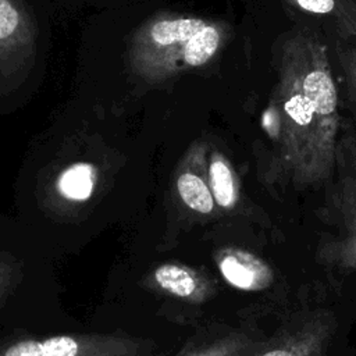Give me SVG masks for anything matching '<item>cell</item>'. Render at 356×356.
Wrapping results in <instances>:
<instances>
[{"instance_id": "3", "label": "cell", "mask_w": 356, "mask_h": 356, "mask_svg": "<svg viewBox=\"0 0 356 356\" xmlns=\"http://www.w3.org/2000/svg\"><path fill=\"white\" fill-rule=\"evenodd\" d=\"M271 100L274 146L260 177L296 188L324 184L335 171L339 111L328 50L316 32L300 29L282 42Z\"/></svg>"}, {"instance_id": "10", "label": "cell", "mask_w": 356, "mask_h": 356, "mask_svg": "<svg viewBox=\"0 0 356 356\" xmlns=\"http://www.w3.org/2000/svg\"><path fill=\"white\" fill-rule=\"evenodd\" d=\"M263 342L246 330L214 323L191 334L171 356H248Z\"/></svg>"}, {"instance_id": "2", "label": "cell", "mask_w": 356, "mask_h": 356, "mask_svg": "<svg viewBox=\"0 0 356 356\" xmlns=\"http://www.w3.org/2000/svg\"><path fill=\"white\" fill-rule=\"evenodd\" d=\"M221 293L222 284L204 264L175 249L159 250L131 232L88 324L178 346L218 323L213 310Z\"/></svg>"}, {"instance_id": "5", "label": "cell", "mask_w": 356, "mask_h": 356, "mask_svg": "<svg viewBox=\"0 0 356 356\" xmlns=\"http://www.w3.org/2000/svg\"><path fill=\"white\" fill-rule=\"evenodd\" d=\"M206 153L207 139L197 136L160 170L147 214L128 231L159 250H170L221 221L207 181Z\"/></svg>"}, {"instance_id": "15", "label": "cell", "mask_w": 356, "mask_h": 356, "mask_svg": "<svg viewBox=\"0 0 356 356\" xmlns=\"http://www.w3.org/2000/svg\"><path fill=\"white\" fill-rule=\"evenodd\" d=\"M174 352H171V353H165V355H161V356H171Z\"/></svg>"}, {"instance_id": "7", "label": "cell", "mask_w": 356, "mask_h": 356, "mask_svg": "<svg viewBox=\"0 0 356 356\" xmlns=\"http://www.w3.org/2000/svg\"><path fill=\"white\" fill-rule=\"evenodd\" d=\"M178 346L122 331L82 324L43 332L0 337V356H161Z\"/></svg>"}, {"instance_id": "1", "label": "cell", "mask_w": 356, "mask_h": 356, "mask_svg": "<svg viewBox=\"0 0 356 356\" xmlns=\"http://www.w3.org/2000/svg\"><path fill=\"white\" fill-rule=\"evenodd\" d=\"M157 174L150 159L99 138H68L35 153L13 185V218L56 263L149 211Z\"/></svg>"}, {"instance_id": "13", "label": "cell", "mask_w": 356, "mask_h": 356, "mask_svg": "<svg viewBox=\"0 0 356 356\" xmlns=\"http://www.w3.org/2000/svg\"><path fill=\"white\" fill-rule=\"evenodd\" d=\"M288 11L310 19L339 42L356 39V0H280Z\"/></svg>"}, {"instance_id": "14", "label": "cell", "mask_w": 356, "mask_h": 356, "mask_svg": "<svg viewBox=\"0 0 356 356\" xmlns=\"http://www.w3.org/2000/svg\"><path fill=\"white\" fill-rule=\"evenodd\" d=\"M337 56L342 68L349 97L356 104V39L349 42H338Z\"/></svg>"}, {"instance_id": "8", "label": "cell", "mask_w": 356, "mask_h": 356, "mask_svg": "<svg viewBox=\"0 0 356 356\" xmlns=\"http://www.w3.org/2000/svg\"><path fill=\"white\" fill-rule=\"evenodd\" d=\"M338 178L328 203L327 221L332 227L318 249L321 260L343 271H356V138L338 136Z\"/></svg>"}, {"instance_id": "16", "label": "cell", "mask_w": 356, "mask_h": 356, "mask_svg": "<svg viewBox=\"0 0 356 356\" xmlns=\"http://www.w3.org/2000/svg\"><path fill=\"white\" fill-rule=\"evenodd\" d=\"M0 214H1V211H0Z\"/></svg>"}, {"instance_id": "9", "label": "cell", "mask_w": 356, "mask_h": 356, "mask_svg": "<svg viewBox=\"0 0 356 356\" xmlns=\"http://www.w3.org/2000/svg\"><path fill=\"white\" fill-rule=\"evenodd\" d=\"M38 26L24 0H0V75L13 78L35 61Z\"/></svg>"}, {"instance_id": "6", "label": "cell", "mask_w": 356, "mask_h": 356, "mask_svg": "<svg viewBox=\"0 0 356 356\" xmlns=\"http://www.w3.org/2000/svg\"><path fill=\"white\" fill-rule=\"evenodd\" d=\"M229 28L189 14L160 13L132 36L129 65L146 82H160L182 71L209 64L222 49Z\"/></svg>"}, {"instance_id": "4", "label": "cell", "mask_w": 356, "mask_h": 356, "mask_svg": "<svg viewBox=\"0 0 356 356\" xmlns=\"http://www.w3.org/2000/svg\"><path fill=\"white\" fill-rule=\"evenodd\" d=\"M54 264L13 216L0 214V337L82 325L63 305Z\"/></svg>"}, {"instance_id": "12", "label": "cell", "mask_w": 356, "mask_h": 356, "mask_svg": "<svg viewBox=\"0 0 356 356\" xmlns=\"http://www.w3.org/2000/svg\"><path fill=\"white\" fill-rule=\"evenodd\" d=\"M332 328L324 316H313L275 339L264 341L248 356H323Z\"/></svg>"}, {"instance_id": "11", "label": "cell", "mask_w": 356, "mask_h": 356, "mask_svg": "<svg viewBox=\"0 0 356 356\" xmlns=\"http://www.w3.org/2000/svg\"><path fill=\"white\" fill-rule=\"evenodd\" d=\"M207 139L206 153V172L207 181L220 210L221 220L232 221L238 218L242 211V184L236 167L228 153L211 138Z\"/></svg>"}]
</instances>
